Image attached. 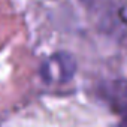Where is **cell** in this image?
I'll use <instances>...</instances> for the list:
<instances>
[{
    "mask_svg": "<svg viewBox=\"0 0 127 127\" xmlns=\"http://www.w3.org/2000/svg\"><path fill=\"white\" fill-rule=\"evenodd\" d=\"M102 96L115 112L127 115V79L108 82L102 90Z\"/></svg>",
    "mask_w": 127,
    "mask_h": 127,
    "instance_id": "2",
    "label": "cell"
},
{
    "mask_svg": "<svg viewBox=\"0 0 127 127\" xmlns=\"http://www.w3.org/2000/svg\"><path fill=\"white\" fill-rule=\"evenodd\" d=\"M118 127H127V115H124V118H123V121L118 124Z\"/></svg>",
    "mask_w": 127,
    "mask_h": 127,
    "instance_id": "4",
    "label": "cell"
},
{
    "mask_svg": "<svg viewBox=\"0 0 127 127\" xmlns=\"http://www.w3.org/2000/svg\"><path fill=\"white\" fill-rule=\"evenodd\" d=\"M76 72V61L72 54L60 51L51 55L40 67V75L46 82H69Z\"/></svg>",
    "mask_w": 127,
    "mask_h": 127,
    "instance_id": "1",
    "label": "cell"
},
{
    "mask_svg": "<svg viewBox=\"0 0 127 127\" xmlns=\"http://www.w3.org/2000/svg\"><path fill=\"white\" fill-rule=\"evenodd\" d=\"M81 3L91 12H102L108 9L111 0H81Z\"/></svg>",
    "mask_w": 127,
    "mask_h": 127,
    "instance_id": "3",
    "label": "cell"
}]
</instances>
